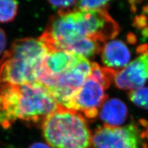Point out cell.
<instances>
[{
  "label": "cell",
  "instance_id": "e0dca14e",
  "mask_svg": "<svg viewBox=\"0 0 148 148\" xmlns=\"http://www.w3.org/2000/svg\"><path fill=\"white\" fill-rule=\"evenodd\" d=\"M148 18L145 14H140L136 16L133 21V26L138 29H143L147 25Z\"/></svg>",
  "mask_w": 148,
  "mask_h": 148
},
{
  "label": "cell",
  "instance_id": "52a82bcc",
  "mask_svg": "<svg viewBox=\"0 0 148 148\" xmlns=\"http://www.w3.org/2000/svg\"><path fill=\"white\" fill-rule=\"evenodd\" d=\"M104 88L90 77L87 78L66 106V109L82 114L88 119H94L107 99Z\"/></svg>",
  "mask_w": 148,
  "mask_h": 148
},
{
  "label": "cell",
  "instance_id": "5b68a950",
  "mask_svg": "<svg viewBox=\"0 0 148 148\" xmlns=\"http://www.w3.org/2000/svg\"><path fill=\"white\" fill-rule=\"evenodd\" d=\"M91 148H148V121L141 119L123 127H100L92 135Z\"/></svg>",
  "mask_w": 148,
  "mask_h": 148
},
{
  "label": "cell",
  "instance_id": "30bf717a",
  "mask_svg": "<svg viewBox=\"0 0 148 148\" xmlns=\"http://www.w3.org/2000/svg\"><path fill=\"white\" fill-rule=\"evenodd\" d=\"M130 57L127 45L120 40L109 41L102 50V60L106 67L117 72L127 66Z\"/></svg>",
  "mask_w": 148,
  "mask_h": 148
},
{
  "label": "cell",
  "instance_id": "8992f818",
  "mask_svg": "<svg viewBox=\"0 0 148 148\" xmlns=\"http://www.w3.org/2000/svg\"><path fill=\"white\" fill-rule=\"evenodd\" d=\"M91 63L82 57L75 66L56 77L46 78L40 82L52 92L58 103L66 108L74 93L90 76Z\"/></svg>",
  "mask_w": 148,
  "mask_h": 148
},
{
  "label": "cell",
  "instance_id": "7a4b0ae2",
  "mask_svg": "<svg viewBox=\"0 0 148 148\" xmlns=\"http://www.w3.org/2000/svg\"><path fill=\"white\" fill-rule=\"evenodd\" d=\"M60 106L52 92L40 82L13 85L0 82V114L4 128L17 119L43 122Z\"/></svg>",
  "mask_w": 148,
  "mask_h": 148
},
{
  "label": "cell",
  "instance_id": "9a60e30c",
  "mask_svg": "<svg viewBox=\"0 0 148 148\" xmlns=\"http://www.w3.org/2000/svg\"><path fill=\"white\" fill-rule=\"evenodd\" d=\"M129 99L138 107L148 110V87L132 90L128 93Z\"/></svg>",
  "mask_w": 148,
  "mask_h": 148
},
{
  "label": "cell",
  "instance_id": "8fae6325",
  "mask_svg": "<svg viewBox=\"0 0 148 148\" xmlns=\"http://www.w3.org/2000/svg\"><path fill=\"white\" fill-rule=\"evenodd\" d=\"M99 111L101 120L107 125L120 127L127 118V106L118 99L106 101Z\"/></svg>",
  "mask_w": 148,
  "mask_h": 148
},
{
  "label": "cell",
  "instance_id": "7c38bea8",
  "mask_svg": "<svg viewBox=\"0 0 148 148\" xmlns=\"http://www.w3.org/2000/svg\"><path fill=\"white\" fill-rule=\"evenodd\" d=\"M105 41L92 38H81L63 45L59 50L67 51L85 58L93 56L103 50Z\"/></svg>",
  "mask_w": 148,
  "mask_h": 148
},
{
  "label": "cell",
  "instance_id": "d6986e66",
  "mask_svg": "<svg viewBox=\"0 0 148 148\" xmlns=\"http://www.w3.org/2000/svg\"><path fill=\"white\" fill-rule=\"evenodd\" d=\"M6 35L4 30L0 28V56L3 53L6 46Z\"/></svg>",
  "mask_w": 148,
  "mask_h": 148
},
{
  "label": "cell",
  "instance_id": "ac0fdd59",
  "mask_svg": "<svg viewBox=\"0 0 148 148\" xmlns=\"http://www.w3.org/2000/svg\"><path fill=\"white\" fill-rule=\"evenodd\" d=\"M75 1H50L49 3L54 8H60V11L64 10L69 6H71L75 4Z\"/></svg>",
  "mask_w": 148,
  "mask_h": 148
},
{
  "label": "cell",
  "instance_id": "5bb4252c",
  "mask_svg": "<svg viewBox=\"0 0 148 148\" xmlns=\"http://www.w3.org/2000/svg\"><path fill=\"white\" fill-rule=\"evenodd\" d=\"M18 9L15 1L0 0V23L9 22L14 19Z\"/></svg>",
  "mask_w": 148,
  "mask_h": 148
},
{
  "label": "cell",
  "instance_id": "9c48e42d",
  "mask_svg": "<svg viewBox=\"0 0 148 148\" xmlns=\"http://www.w3.org/2000/svg\"><path fill=\"white\" fill-rule=\"evenodd\" d=\"M82 56L64 50L49 51L44 60L38 82L46 78L56 77L75 66Z\"/></svg>",
  "mask_w": 148,
  "mask_h": 148
},
{
  "label": "cell",
  "instance_id": "ffe728a7",
  "mask_svg": "<svg viewBox=\"0 0 148 148\" xmlns=\"http://www.w3.org/2000/svg\"><path fill=\"white\" fill-rule=\"evenodd\" d=\"M148 50V44H143L140 46H138L136 48V53L137 54H144Z\"/></svg>",
  "mask_w": 148,
  "mask_h": 148
},
{
  "label": "cell",
  "instance_id": "603a6c76",
  "mask_svg": "<svg viewBox=\"0 0 148 148\" xmlns=\"http://www.w3.org/2000/svg\"><path fill=\"white\" fill-rule=\"evenodd\" d=\"M141 35L144 40L148 38V25H147L145 29H143L141 31Z\"/></svg>",
  "mask_w": 148,
  "mask_h": 148
},
{
  "label": "cell",
  "instance_id": "3957f363",
  "mask_svg": "<svg viewBox=\"0 0 148 148\" xmlns=\"http://www.w3.org/2000/svg\"><path fill=\"white\" fill-rule=\"evenodd\" d=\"M48 51L38 39L17 40L0 61V82L23 85L38 82Z\"/></svg>",
  "mask_w": 148,
  "mask_h": 148
},
{
  "label": "cell",
  "instance_id": "ba28073f",
  "mask_svg": "<svg viewBox=\"0 0 148 148\" xmlns=\"http://www.w3.org/2000/svg\"><path fill=\"white\" fill-rule=\"evenodd\" d=\"M148 80V56L141 55L118 71L114 83L120 89L135 90L143 87Z\"/></svg>",
  "mask_w": 148,
  "mask_h": 148
},
{
  "label": "cell",
  "instance_id": "7402d4cb",
  "mask_svg": "<svg viewBox=\"0 0 148 148\" xmlns=\"http://www.w3.org/2000/svg\"><path fill=\"white\" fill-rule=\"evenodd\" d=\"M127 40L128 42L132 45H135L136 43V36L132 33H130L127 36Z\"/></svg>",
  "mask_w": 148,
  "mask_h": 148
},
{
  "label": "cell",
  "instance_id": "4fadbf2b",
  "mask_svg": "<svg viewBox=\"0 0 148 148\" xmlns=\"http://www.w3.org/2000/svg\"><path fill=\"white\" fill-rule=\"evenodd\" d=\"M117 71L108 67H101L98 64L91 63V71L90 77L94 78L99 83L107 89L114 80Z\"/></svg>",
  "mask_w": 148,
  "mask_h": 148
},
{
  "label": "cell",
  "instance_id": "6da1fadb",
  "mask_svg": "<svg viewBox=\"0 0 148 148\" xmlns=\"http://www.w3.org/2000/svg\"><path fill=\"white\" fill-rule=\"evenodd\" d=\"M119 27L106 9L59 11L40 40L50 50H59L64 45L81 38L105 41L119 34Z\"/></svg>",
  "mask_w": 148,
  "mask_h": 148
},
{
  "label": "cell",
  "instance_id": "44dd1931",
  "mask_svg": "<svg viewBox=\"0 0 148 148\" xmlns=\"http://www.w3.org/2000/svg\"><path fill=\"white\" fill-rule=\"evenodd\" d=\"M29 148H51L49 145L42 143H36L32 145Z\"/></svg>",
  "mask_w": 148,
  "mask_h": 148
},
{
  "label": "cell",
  "instance_id": "2e32d148",
  "mask_svg": "<svg viewBox=\"0 0 148 148\" xmlns=\"http://www.w3.org/2000/svg\"><path fill=\"white\" fill-rule=\"evenodd\" d=\"M108 1H81L77 3L78 10H95L105 9L109 4Z\"/></svg>",
  "mask_w": 148,
  "mask_h": 148
},
{
  "label": "cell",
  "instance_id": "cb8c5ba5",
  "mask_svg": "<svg viewBox=\"0 0 148 148\" xmlns=\"http://www.w3.org/2000/svg\"><path fill=\"white\" fill-rule=\"evenodd\" d=\"M142 9H143V12H144V14L147 15V18H148V4H146V5L143 6Z\"/></svg>",
  "mask_w": 148,
  "mask_h": 148
},
{
  "label": "cell",
  "instance_id": "277c9868",
  "mask_svg": "<svg viewBox=\"0 0 148 148\" xmlns=\"http://www.w3.org/2000/svg\"><path fill=\"white\" fill-rule=\"evenodd\" d=\"M43 135L51 148H91L92 135L85 117L60 106L42 122Z\"/></svg>",
  "mask_w": 148,
  "mask_h": 148
}]
</instances>
